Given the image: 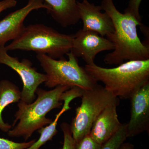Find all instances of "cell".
Wrapping results in <instances>:
<instances>
[{
	"instance_id": "cell-1",
	"label": "cell",
	"mask_w": 149,
	"mask_h": 149,
	"mask_svg": "<svg viewBox=\"0 0 149 149\" xmlns=\"http://www.w3.org/2000/svg\"><path fill=\"white\" fill-rule=\"evenodd\" d=\"M100 6L111 18L114 29L106 36L114 49L105 56L106 64L118 65L125 61L149 59V45L141 42L137 32L141 22L130 14L120 13L113 0H102Z\"/></svg>"
},
{
	"instance_id": "cell-2",
	"label": "cell",
	"mask_w": 149,
	"mask_h": 149,
	"mask_svg": "<svg viewBox=\"0 0 149 149\" xmlns=\"http://www.w3.org/2000/svg\"><path fill=\"white\" fill-rule=\"evenodd\" d=\"M85 69L115 97L130 99L136 91L149 82V59L128 61L116 67L105 68L94 63Z\"/></svg>"
},
{
	"instance_id": "cell-3",
	"label": "cell",
	"mask_w": 149,
	"mask_h": 149,
	"mask_svg": "<svg viewBox=\"0 0 149 149\" xmlns=\"http://www.w3.org/2000/svg\"><path fill=\"white\" fill-rule=\"evenodd\" d=\"M70 88L69 86L60 85L47 91L38 88L35 93L37 97L35 101L27 104L19 101L12 127L19 122L8 132V135L13 138L22 137L26 141L35 131L50 124L53 120L47 118L46 115L52 110L61 107L62 95Z\"/></svg>"
},
{
	"instance_id": "cell-4",
	"label": "cell",
	"mask_w": 149,
	"mask_h": 149,
	"mask_svg": "<svg viewBox=\"0 0 149 149\" xmlns=\"http://www.w3.org/2000/svg\"><path fill=\"white\" fill-rule=\"evenodd\" d=\"M74 35H66L42 24H30L10 44L5 46L8 51H32L45 54L52 58H63L70 52Z\"/></svg>"
},
{
	"instance_id": "cell-5",
	"label": "cell",
	"mask_w": 149,
	"mask_h": 149,
	"mask_svg": "<svg viewBox=\"0 0 149 149\" xmlns=\"http://www.w3.org/2000/svg\"><path fill=\"white\" fill-rule=\"evenodd\" d=\"M68 60L64 58L55 59L45 54H37V60L46 73V87H77L83 90H92L98 82L78 63L77 58L71 52L67 54Z\"/></svg>"
},
{
	"instance_id": "cell-6",
	"label": "cell",
	"mask_w": 149,
	"mask_h": 149,
	"mask_svg": "<svg viewBox=\"0 0 149 149\" xmlns=\"http://www.w3.org/2000/svg\"><path fill=\"white\" fill-rule=\"evenodd\" d=\"M81 97V104L76 108L70 125L75 143L90 134L93 123L106 107L110 104H119L118 98L98 84L92 90H83Z\"/></svg>"
},
{
	"instance_id": "cell-7",
	"label": "cell",
	"mask_w": 149,
	"mask_h": 149,
	"mask_svg": "<svg viewBox=\"0 0 149 149\" xmlns=\"http://www.w3.org/2000/svg\"><path fill=\"white\" fill-rule=\"evenodd\" d=\"M8 52L5 46H0V64L9 67L19 75L23 83L20 101L31 103L36 98L35 93L39 85L47 80V76L32 67L29 60L23 59L19 61L18 58L12 56Z\"/></svg>"
},
{
	"instance_id": "cell-8",
	"label": "cell",
	"mask_w": 149,
	"mask_h": 149,
	"mask_svg": "<svg viewBox=\"0 0 149 149\" xmlns=\"http://www.w3.org/2000/svg\"><path fill=\"white\" fill-rule=\"evenodd\" d=\"M114 46L107 38L93 31L80 29L74 35L70 52L82 57L87 65L95 63L97 55L104 51L113 50Z\"/></svg>"
},
{
	"instance_id": "cell-9",
	"label": "cell",
	"mask_w": 149,
	"mask_h": 149,
	"mask_svg": "<svg viewBox=\"0 0 149 149\" xmlns=\"http://www.w3.org/2000/svg\"><path fill=\"white\" fill-rule=\"evenodd\" d=\"M130 116L127 123V138L135 137L149 131V82L132 96Z\"/></svg>"
},
{
	"instance_id": "cell-10",
	"label": "cell",
	"mask_w": 149,
	"mask_h": 149,
	"mask_svg": "<svg viewBox=\"0 0 149 149\" xmlns=\"http://www.w3.org/2000/svg\"><path fill=\"white\" fill-rule=\"evenodd\" d=\"M41 8L46 9L49 13L51 10L43 0H29L26 6L0 19V46L5 45L8 42L19 36L25 27L24 22L28 15Z\"/></svg>"
},
{
	"instance_id": "cell-11",
	"label": "cell",
	"mask_w": 149,
	"mask_h": 149,
	"mask_svg": "<svg viewBox=\"0 0 149 149\" xmlns=\"http://www.w3.org/2000/svg\"><path fill=\"white\" fill-rule=\"evenodd\" d=\"M77 6L79 17L83 21V30L93 31L103 37L113 32L111 18L105 12H102L101 6L83 0L77 2Z\"/></svg>"
},
{
	"instance_id": "cell-12",
	"label": "cell",
	"mask_w": 149,
	"mask_h": 149,
	"mask_svg": "<svg viewBox=\"0 0 149 149\" xmlns=\"http://www.w3.org/2000/svg\"><path fill=\"white\" fill-rule=\"evenodd\" d=\"M119 104H110L106 107L93 123L90 135L98 143L103 145L121 127L116 109Z\"/></svg>"
},
{
	"instance_id": "cell-13",
	"label": "cell",
	"mask_w": 149,
	"mask_h": 149,
	"mask_svg": "<svg viewBox=\"0 0 149 149\" xmlns=\"http://www.w3.org/2000/svg\"><path fill=\"white\" fill-rule=\"evenodd\" d=\"M83 90L77 87H72L63 93L61 101H64V104L61 110L56 115L55 118L48 126L38 130L40 134V138L31 146L26 149H39L48 141H51L58 133L56 127L60 117L65 111L71 109L70 103L72 100L77 97H81Z\"/></svg>"
},
{
	"instance_id": "cell-14",
	"label": "cell",
	"mask_w": 149,
	"mask_h": 149,
	"mask_svg": "<svg viewBox=\"0 0 149 149\" xmlns=\"http://www.w3.org/2000/svg\"><path fill=\"white\" fill-rule=\"evenodd\" d=\"M51 8L49 13L61 26L66 27L77 24L80 20L77 0H43Z\"/></svg>"
},
{
	"instance_id": "cell-15",
	"label": "cell",
	"mask_w": 149,
	"mask_h": 149,
	"mask_svg": "<svg viewBox=\"0 0 149 149\" xmlns=\"http://www.w3.org/2000/svg\"><path fill=\"white\" fill-rule=\"evenodd\" d=\"M21 92L18 87L9 80L0 81V130L3 132L8 133L12 128V125L3 120V111L10 104L19 102L21 100Z\"/></svg>"
},
{
	"instance_id": "cell-16",
	"label": "cell",
	"mask_w": 149,
	"mask_h": 149,
	"mask_svg": "<svg viewBox=\"0 0 149 149\" xmlns=\"http://www.w3.org/2000/svg\"><path fill=\"white\" fill-rule=\"evenodd\" d=\"M127 138V123H123L117 132L102 145L101 149H119Z\"/></svg>"
},
{
	"instance_id": "cell-17",
	"label": "cell",
	"mask_w": 149,
	"mask_h": 149,
	"mask_svg": "<svg viewBox=\"0 0 149 149\" xmlns=\"http://www.w3.org/2000/svg\"><path fill=\"white\" fill-rule=\"evenodd\" d=\"M36 141V139H34L27 142L17 143L0 138V149H26L31 146Z\"/></svg>"
},
{
	"instance_id": "cell-18",
	"label": "cell",
	"mask_w": 149,
	"mask_h": 149,
	"mask_svg": "<svg viewBox=\"0 0 149 149\" xmlns=\"http://www.w3.org/2000/svg\"><path fill=\"white\" fill-rule=\"evenodd\" d=\"M61 128L63 132L64 141L62 148L59 149H75L76 143L72 138L70 125L66 122H63L61 125Z\"/></svg>"
},
{
	"instance_id": "cell-19",
	"label": "cell",
	"mask_w": 149,
	"mask_h": 149,
	"mask_svg": "<svg viewBox=\"0 0 149 149\" xmlns=\"http://www.w3.org/2000/svg\"><path fill=\"white\" fill-rule=\"evenodd\" d=\"M102 145L94 141L89 134L76 143L75 149H101Z\"/></svg>"
},
{
	"instance_id": "cell-20",
	"label": "cell",
	"mask_w": 149,
	"mask_h": 149,
	"mask_svg": "<svg viewBox=\"0 0 149 149\" xmlns=\"http://www.w3.org/2000/svg\"><path fill=\"white\" fill-rule=\"evenodd\" d=\"M142 1V0H130L127 8L124 11V13L130 14L141 22L142 18L139 12V8Z\"/></svg>"
},
{
	"instance_id": "cell-21",
	"label": "cell",
	"mask_w": 149,
	"mask_h": 149,
	"mask_svg": "<svg viewBox=\"0 0 149 149\" xmlns=\"http://www.w3.org/2000/svg\"><path fill=\"white\" fill-rule=\"evenodd\" d=\"M16 0H2L0 1V14L3 11L14 7L16 6Z\"/></svg>"
},
{
	"instance_id": "cell-22",
	"label": "cell",
	"mask_w": 149,
	"mask_h": 149,
	"mask_svg": "<svg viewBox=\"0 0 149 149\" xmlns=\"http://www.w3.org/2000/svg\"><path fill=\"white\" fill-rule=\"evenodd\" d=\"M134 145L130 143H124L119 149H134Z\"/></svg>"
}]
</instances>
